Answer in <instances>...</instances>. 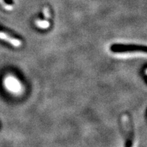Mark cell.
<instances>
[{
    "label": "cell",
    "mask_w": 147,
    "mask_h": 147,
    "mask_svg": "<svg viewBox=\"0 0 147 147\" xmlns=\"http://www.w3.org/2000/svg\"><path fill=\"white\" fill-rule=\"evenodd\" d=\"M36 25L42 29H47L50 26V23L47 21H36Z\"/></svg>",
    "instance_id": "4"
},
{
    "label": "cell",
    "mask_w": 147,
    "mask_h": 147,
    "mask_svg": "<svg viewBox=\"0 0 147 147\" xmlns=\"http://www.w3.org/2000/svg\"><path fill=\"white\" fill-rule=\"evenodd\" d=\"M10 80V81H8V87H11V89L13 90L14 91H18L20 89V85L18 84V82L14 78H11Z\"/></svg>",
    "instance_id": "3"
},
{
    "label": "cell",
    "mask_w": 147,
    "mask_h": 147,
    "mask_svg": "<svg viewBox=\"0 0 147 147\" xmlns=\"http://www.w3.org/2000/svg\"><path fill=\"white\" fill-rule=\"evenodd\" d=\"M0 39L4 40V41L7 42H9L10 45H12L15 47H21L22 45L21 42L19 40L12 38V37L9 36V35L6 34L5 33L2 32H0Z\"/></svg>",
    "instance_id": "2"
},
{
    "label": "cell",
    "mask_w": 147,
    "mask_h": 147,
    "mask_svg": "<svg viewBox=\"0 0 147 147\" xmlns=\"http://www.w3.org/2000/svg\"><path fill=\"white\" fill-rule=\"evenodd\" d=\"M112 52L116 53H122L128 52H143L147 53V47L134 45H121L115 44L110 47Z\"/></svg>",
    "instance_id": "1"
},
{
    "label": "cell",
    "mask_w": 147,
    "mask_h": 147,
    "mask_svg": "<svg viewBox=\"0 0 147 147\" xmlns=\"http://www.w3.org/2000/svg\"><path fill=\"white\" fill-rule=\"evenodd\" d=\"M0 5H1L3 8L5 9V10H12V9H13L12 5H9V4H8V3H5L4 0H0Z\"/></svg>",
    "instance_id": "5"
},
{
    "label": "cell",
    "mask_w": 147,
    "mask_h": 147,
    "mask_svg": "<svg viewBox=\"0 0 147 147\" xmlns=\"http://www.w3.org/2000/svg\"><path fill=\"white\" fill-rule=\"evenodd\" d=\"M44 14H45V17L47 18H49L50 17V14H49V11L48 10L47 8H45V10H44Z\"/></svg>",
    "instance_id": "6"
}]
</instances>
